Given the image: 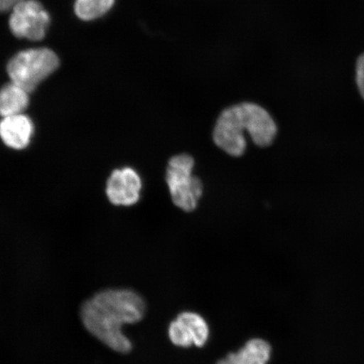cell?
Instances as JSON below:
<instances>
[{
  "label": "cell",
  "mask_w": 364,
  "mask_h": 364,
  "mask_svg": "<svg viewBox=\"0 0 364 364\" xmlns=\"http://www.w3.org/2000/svg\"><path fill=\"white\" fill-rule=\"evenodd\" d=\"M148 312L146 299L138 291L109 289L100 291L82 304V324L91 336L112 351L129 354L134 343L124 327L139 324Z\"/></svg>",
  "instance_id": "1"
},
{
  "label": "cell",
  "mask_w": 364,
  "mask_h": 364,
  "mask_svg": "<svg viewBox=\"0 0 364 364\" xmlns=\"http://www.w3.org/2000/svg\"><path fill=\"white\" fill-rule=\"evenodd\" d=\"M245 131L257 146L268 147L274 141L277 129L265 108L253 102L239 103L225 109L218 117L213 142L230 156L240 157L247 149Z\"/></svg>",
  "instance_id": "2"
},
{
  "label": "cell",
  "mask_w": 364,
  "mask_h": 364,
  "mask_svg": "<svg viewBox=\"0 0 364 364\" xmlns=\"http://www.w3.org/2000/svg\"><path fill=\"white\" fill-rule=\"evenodd\" d=\"M59 67V58L48 48H31L18 53L7 65L11 81L29 94Z\"/></svg>",
  "instance_id": "3"
},
{
  "label": "cell",
  "mask_w": 364,
  "mask_h": 364,
  "mask_svg": "<svg viewBox=\"0 0 364 364\" xmlns=\"http://www.w3.org/2000/svg\"><path fill=\"white\" fill-rule=\"evenodd\" d=\"M195 162L189 154L173 156L166 169V180L173 203L185 212H193L198 207L203 193L198 177L193 175Z\"/></svg>",
  "instance_id": "4"
},
{
  "label": "cell",
  "mask_w": 364,
  "mask_h": 364,
  "mask_svg": "<svg viewBox=\"0 0 364 364\" xmlns=\"http://www.w3.org/2000/svg\"><path fill=\"white\" fill-rule=\"evenodd\" d=\"M50 16L38 0H22L12 9L9 26L18 38L41 41L45 38Z\"/></svg>",
  "instance_id": "5"
},
{
  "label": "cell",
  "mask_w": 364,
  "mask_h": 364,
  "mask_svg": "<svg viewBox=\"0 0 364 364\" xmlns=\"http://www.w3.org/2000/svg\"><path fill=\"white\" fill-rule=\"evenodd\" d=\"M142 180L130 167L113 171L107 183V196L116 206L130 207L139 201Z\"/></svg>",
  "instance_id": "6"
},
{
  "label": "cell",
  "mask_w": 364,
  "mask_h": 364,
  "mask_svg": "<svg viewBox=\"0 0 364 364\" xmlns=\"http://www.w3.org/2000/svg\"><path fill=\"white\" fill-rule=\"evenodd\" d=\"M34 132L33 120L24 113L2 117L0 121V139L12 149L22 150L28 147Z\"/></svg>",
  "instance_id": "7"
},
{
  "label": "cell",
  "mask_w": 364,
  "mask_h": 364,
  "mask_svg": "<svg viewBox=\"0 0 364 364\" xmlns=\"http://www.w3.org/2000/svg\"><path fill=\"white\" fill-rule=\"evenodd\" d=\"M272 354V346L267 340L253 338L236 351L220 358L216 364H268Z\"/></svg>",
  "instance_id": "8"
},
{
  "label": "cell",
  "mask_w": 364,
  "mask_h": 364,
  "mask_svg": "<svg viewBox=\"0 0 364 364\" xmlns=\"http://www.w3.org/2000/svg\"><path fill=\"white\" fill-rule=\"evenodd\" d=\"M29 103V93L11 81L0 89V116L2 117L24 113Z\"/></svg>",
  "instance_id": "9"
},
{
  "label": "cell",
  "mask_w": 364,
  "mask_h": 364,
  "mask_svg": "<svg viewBox=\"0 0 364 364\" xmlns=\"http://www.w3.org/2000/svg\"><path fill=\"white\" fill-rule=\"evenodd\" d=\"M190 332L194 347L202 348L210 338L211 330L208 321L201 314L192 311H182L176 316Z\"/></svg>",
  "instance_id": "10"
},
{
  "label": "cell",
  "mask_w": 364,
  "mask_h": 364,
  "mask_svg": "<svg viewBox=\"0 0 364 364\" xmlns=\"http://www.w3.org/2000/svg\"><path fill=\"white\" fill-rule=\"evenodd\" d=\"M115 0H76V16L83 21H94L107 14L113 6Z\"/></svg>",
  "instance_id": "11"
},
{
  "label": "cell",
  "mask_w": 364,
  "mask_h": 364,
  "mask_svg": "<svg viewBox=\"0 0 364 364\" xmlns=\"http://www.w3.org/2000/svg\"><path fill=\"white\" fill-rule=\"evenodd\" d=\"M168 338L175 347L190 348L194 347L193 340L184 323L175 318L168 326Z\"/></svg>",
  "instance_id": "12"
},
{
  "label": "cell",
  "mask_w": 364,
  "mask_h": 364,
  "mask_svg": "<svg viewBox=\"0 0 364 364\" xmlns=\"http://www.w3.org/2000/svg\"><path fill=\"white\" fill-rule=\"evenodd\" d=\"M356 82L359 92L364 100V53L358 58L357 61Z\"/></svg>",
  "instance_id": "13"
},
{
  "label": "cell",
  "mask_w": 364,
  "mask_h": 364,
  "mask_svg": "<svg viewBox=\"0 0 364 364\" xmlns=\"http://www.w3.org/2000/svg\"><path fill=\"white\" fill-rule=\"evenodd\" d=\"M22 0H0V12L11 11Z\"/></svg>",
  "instance_id": "14"
}]
</instances>
